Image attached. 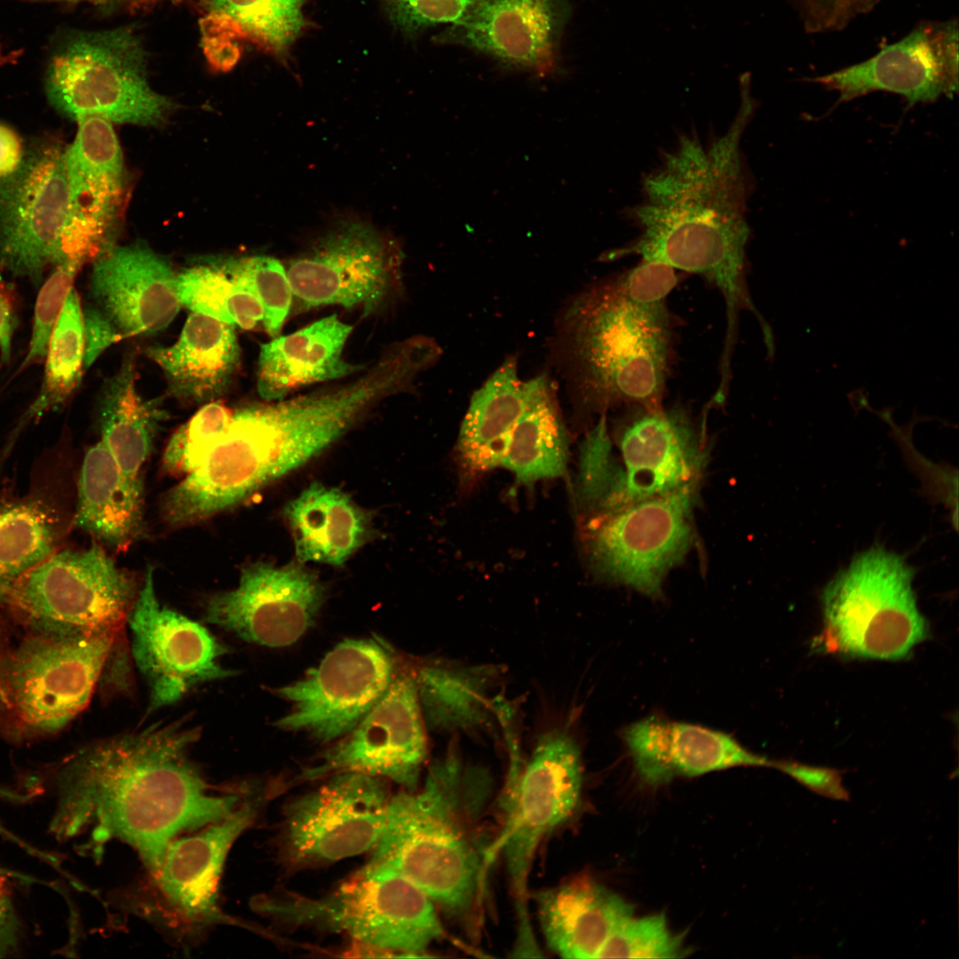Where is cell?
Returning a JSON list of instances; mask_svg holds the SVG:
<instances>
[{
	"label": "cell",
	"instance_id": "6da1fadb",
	"mask_svg": "<svg viewBox=\"0 0 959 959\" xmlns=\"http://www.w3.org/2000/svg\"><path fill=\"white\" fill-rule=\"evenodd\" d=\"M201 733L182 718L74 752L55 773L49 833L60 843L85 837L77 848L85 853L119 839L155 870L176 836L227 816L254 787L212 789L190 757Z\"/></svg>",
	"mask_w": 959,
	"mask_h": 959
},
{
	"label": "cell",
	"instance_id": "7a4b0ae2",
	"mask_svg": "<svg viewBox=\"0 0 959 959\" xmlns=\"http://www.w3.org/2000/svg\"><path fill=\"white\" fill-rule=\"evenodd\" d=\"M729 126L717 134L686 131L662 149L640 182L639 200L626 212L637 234L599 260L630 256L697 274L720 292L725 305L724 348L735 347L743 311L759 322L747 284L751 178L741 139L755 110L749 79Z\"/></svg>",
	"mask_w": 959,
	"mask_h": 959
},
{
	"label": "cell",
	"instance_id": "3957f363",
	"mask_svg": "<svg viewBox=\"0 0 959 959\" xmlns=\"http://www.w3.org/2000/svg\"><path fill=\"white\" fill-rule=\"evenodd\" d=\"M677 283L672 267L640 259L571 302L561 321L562 347L586 408L663 406L672 345L667 299Z\"/></svg>",
	"mask_w": 959,
	"mask_h": 959
},
{
	"label": "cell",
	"instance_id": "277c9868",
	"mask_svg": "<svg viewBox=\"0 0 959 959\" xmlns=\"http://www.w3.org/2000/svg\"><path fill=\"white\" fill-rule=\"evenodd\" d=\"M338 440L327 410L298 395L233 410L228 429L206 459L163 496L160 513L179 528L243 503Z\"/></svg>",
	"mask_w": 959,
	"mask_h": 959
},
{
	"label": "cell",
	"instance_id": "5b68a950",
	"mask_svg": "<svg viewBox=\"0 0 959 959\" xmlns=\"http://www.w3.org/2000/svg\"><path fill=\"white\" fill-rule=\"evenodd\" d=\"M469 768L456 748L434 764L422 789L392 797L372 862L391 868L446 914L467 920L479 902L484 862L462 810Z\"/></svg>",
	"mask_w": 959,
	"mask_h": 959
},
{
	"label": "cell",
	"instance_id": "8992f818",
	"mask_svg": "<svg viewBox=\"0 0 959 959\" xmlns=\"http://www.w3.org/2000/svg\"><path fill=\"white\" fill-rule=\"evenodd\" d=\"M117 636L25 631L0 646V738L21 745L62 732L88 705Z\"/></svg>",
	"mask_w": 959,
	"mask_h": 959
},
{
	"label": "cell",
	"instance_id": "52a82bcc",
	"mask_svg": "<svg viewBox=\"0 0 959 959\" xmlns=\"http://www.w3.org/2000/svg\"><path fill=\"white\" fill-rule=\"evenodd\" d=\"M704 433L680 406L627 408L612 440L599 433L582 451L581 492L597 512L698 490L707 463Z\"/></svg>",
	"mask_w": 959,
	"mask_h": 959
},
{
	"label": "cell",
	"instance_id": "ba28073f",
	"mask_svg": "<svg viewBox=\"0 0 959 959\" xmlns=\"http://www.w3.org/2000/svg\"><path fill=\"white\" fill-rule=\"evenodd\" d=\"M253 904L285 927L345 933L391 955L418 956L444 935L433 901L397 871L372 861L326 895L312 898L283 889L257 897Z\"/></svg>",
	"mask_w": 959,
	"mask_h": 959
},
{
	"label": "cell",
	"instance_id": "9c48e42d",
	"mask_svg": "<svg viewBox=\"0 0 959 959\" xmlns=\"http://www.w3.org/2000/svg\"><path fill=\"white\" fill-rule=\"evenodd\" d=\"M912 578L909 566L883 548L858 556L824 590L823 649L877 660L907 656L927 635Z\"/></svg>",
	"mask_w": 959,
	"mask_h": 959
},
{
	"label": "cell",
	"instance_id": "30bf717a",
	"mask_svg": "<svg viewBox=\"0 0 959 959\" xmlns=\"http://www.w3.org/2000/svg\"><path fill=\"white\" fill-rule=\"evenodd\" d=\"M140 585L93 542L53 552L14 585L7 607L27 632L119 634Z\"/></svg>",
	"mask_w": 959,
	"mask_h": 959
},
{
	"label": "cell",
	"instance_id": "8fae6325",
	"mask_svg": "<svg viewBox=\"0 0 959 959\" xmlns=\"http://www.w3.org/2000/svg\"><path fill=\"white\" fill-rule=\"evenodd\" d=\"M270 788L257 786L230 814L191 836L172 840L159 867L147 871L126 895L130 908L174 935L190 941L210 927L235 923L218 902V886L226 857L239 836L250 827Z\"/></svg>",
	"mask_w": 959,
	"mask_h": 959
},
{
	"label": "cell",
	"instance_id": "7c38bea8",
	"mask_svg": "<svg viewBox=\"0 0 959 959\" xmlns=\"http://www.w3.org/2000/svg\"><path fill=\"white\" fill-rule=\"evenodd\" d=\"M46 91L52 105L75 120L98 115L155 126L172 107L150 87L142 44L128 28L72 38L51 61Z\"/></svg>",
	"mask_w": 959,
	"mask_h": 959
},
{
	"label": "cell",
	"instance_id": "4fadbf2b",
	"mask_svg": "<svg viewBox=\"0 0 959 959\" xmlns=\"http://www.w3.org/2000/svg\"><path fill=\"white\" fill-rule=\"evenodd\" d=\"M328 778L284 808L277 852L289 870L372 851L384 828L391 800L384 779L359 772Z\"/></svg>",
	"mask_w": 959,
	"mask_h": 959
},
{
	"label": "cell",
	"instance_id": "5bb4252c",
	"mask_svg": "<svg viewBox=\"0 0 959 959\" xmlns=\"http://www.w3.org/2000/svg\"><path fill=\"white\" fill-rule=\"evenodd\" d=\"M697 491L597 512L586 531L587 551L596 573L647 597L661 598L666 575L693 544Z\"/></svg>",
	"mask_w": 959,
	"mask_h": 959
},
{
	"label": "cell",
	"instance_id": "9a60e30c",
	"mask_svg": "<svg viewBox=\"0 0 959 959\" xmlns=\"http://www.w3.org/2000/svg\"><path fill=\"white\" fill-rule=\"evenodd\" d=\"M396 672L384 643L345 639L302 678L273 690L289 706L275 725L321 743L341 739L381 699Z\"/></svg>",
	"mask_w": 959,
	"mask_h": 959
},
{
	"label": "cell",
	"instance_id": "2e32d148",
	"mask_svg": "<svg viewBox=\"0 0 959 959\" xmlns=\"http://www.w3.org/2000/svg\"><path fill=\"white\" fill-rule=\"evenodd\" d=\"M583 788L580 748L567 732L542 735L521 772L511 768L505 825L491 853L502 852L519 900L525 909L527 882L536 849L551 831L576 808Z\"/></svg>",
	"mask_w": 959,
	"mask_h": 959
},
{
	"label": "cell",
	"instance_id": "e0dca14e",
	"mask_svg": "<svg viewBox=\"0 0 959 959\" xmlns=\"http://www.w3.org/2000/svg\"><path fill=\"white\" fill-rule=\"evenodd\" d=\"M400 250L364 224L341 225L286 268L293 300L304 309L358 308L369 316L400 291Z\"/></svg>",
	"mask_w": 959,
	"mask_h": 959
},
{
	"label": "cell",
	"instance_id": "ac0fdd59",
	"mask_svg": "<svg viewBox=\"0 0 959 959\" xmlns=\"http://www.w3.org/2000/svg\"><path fill=\"white\" fill-rule=\"evenodd\" d=\"M69 204L65 150L41 142L24 152L18 169L0 178V263L12 275L39 282L61 262Z\"/></svg>",
	"mask_w": 959,
	"mask_h": 959
},
{
	"label": "cell",
	"instance_id": "d6986e66",
	"mask_svg": "<svg viewBox=\"0 0 959 959\" xmlns=\"http://www.w3.org/2000/svg\"><path fill=\"white\" fill-rule=\"evenodd\" d=\"M128 615L135 662L149 687L147 713L172 704L193 687L236 674L221 657L226 648L202 624L162 606L147 567Z\"/></svg>",
	"mask_w": 959,
	"mask_h": 959
},
{
	"label": "cell",
	"instance_id": "ffe728a7",
	"mask_svg": "<svg viewBox=\"0 0 959 959\" xmlns=\"http://www.w3.org/2000/svg\"><path fill=\"white\" fill-rule=\"evenodd\" d=\"M427 741L414 674L396 672L361 721L287 784L359 772L416 789Z\"/></svg>",
	"mask_w": 959,
	"mask_h": 959
},
{
	"label": "cell",
	"instance_id": "44dd1931",
	"mask_svg": "<svg viewBox=\"0 0 959 959\" xmlns=\"http://www.w3.org/2000/svg\"><path fill=\"white\" fill-rule=\"evenodd\" d=\"M325 599L318 576L299 561L243 567L238 585L203 603L204 621L268 647L296 643L313 624Z\"/></svg>",
	"mask_w": 959,
	"mask_h": 959
},
{
	"label": "cell",
	"instance_id": "7402d4cb",
	"mask_svg": "<svg viewBox=\"0 0 959 959\" xmlns=\"http://www.w3.org/2000/svg\"><path fill=\"white\" fill-rule=\"evenodd\" d=\"M959 28L956 20L924 21L872 58L812 81L846 102L884 91L905 98L907 107L931 103L958 91Z\"/></svg>",
	"mask_w": 959,
	"mask_h": 959
},
{
	"label": "cell",
	"instance_id": "603a6c76",
	"mask_svg": "<svg viewBox=\"0 0 959 959\" xmlns=\"http://www.w3.org/2000/svg\"><path fill=\"white\" fill-rule=\"evenodd\" d=\"M74 142L65 150L68 213L61 262L83 264L113 246L110 232L123 192L122 150L112 123L98 115L76 119Z\"/></svg>",
	"mask_w": 959,
	"mask_h": 959
},
{
	"label": "cell",
	"instance_id": "cb8c5ba5",
	"mask_svg": "<svg viewBox=\"0 0 959 959\" xmlns=\"http://www.w3.org/2000/svg\"><path fill=\"white\" fill-rule=\"evenodd\" d=\"M567 0H476L446 36L500 63L540 75L554 69Z\"/></svg>",
	"mask_w": 959,
	"mask_h": 959
},
{
	"label": "cell",
	"instance_id": "d4e9b609",
	"mask_svg": "<svg viewBox=\"0 0 959 959\" xmlns=\"http://www.w3.org/2000/svg\"><path fill=\"white\" fill-rule=\"evenodd\" d=\"M176 282L170 265L152 250L113 245L93 259L90 289L123 338L169 326L182 305Z\"/></svg>",
	"mask_w": 959,
	"mask_h": 959
},
{
	"label": "cell",
	"instance_id": "484cf974",
	"mask_svg": "<svg viewBox=\"0 0 959 959\" xmlns=\"http://www.w3.org/2000/svg\"><path fill=\"white\" fill-rule=\"evenodd\" d=\"M637 774L656 787L677 777H696L737 766L773 767L733 735L697 724L652 715L621 733Z\"/></svg>",
	"mask_w": 959,
	"mask_h": 959
},
{
	"label": "cell",
	"instance_id": "4316f807",
	"mask_svg": "<svg viewBox=\"0 0 959 959\" xmlns=\"http://www.w3.org/2000/svg\"><path fill=\"white\" fill-rule=\"evenodd\" d=\"M353 329L331 314L263 344L257 371L259 396L266 401L280 400L303 387L361 373L367 368L364 364L344 358Z\"/></svg>",
	"mask_w": 959,
	"mask_h": 959
},
{
	"label": "cell",
	"instance_id": "83f0119b",
	"mask_svg": "<svg viewBox=\"0 0 959 959\" xmlns=\"http://www.w3.org/2000/svg\"><path fill=\"white\" fill-rule=\"evenodd\" d=\"M538 916L549 947L563 958H598L631 904L590 879H575L540 892Z\"/></svg>",
	"mask_w": 959,
	"mask_h": 959
},
{
	"label": "cell",
	"instance_id": "f1b7e54d",
	"mask_svg": "<svg viewBox=\"0 0 959 959\" xmlns=\"http://www.w3.org/2000/svg\"><path fill=\"white\" fill-rule=\"evenodd\" d=\"M147 355L162 370L170 392L196 402L222 395L241 363L233 326L192 312L170 346H152Z\"/></svg>",
	"mask_w": 959,
	"mask_h": 959
},
{
	"label": "cell",
	"instance_id": "f546056e",
	"mask_svg": "<svg viewBox=\"0 0 959 959\" xmlns=\"http://www.w3.org/2000/svg\"><path fill=\"white\" fill-rule=\"evenodd\" d=\"M297 561L342 566L370 535L369 514L343 491L311 483L284 508Z\"/></svg>",
	"mask_w": 959,
	"mask_h": 959
},
{
	"label": "cell",
	"instance_id": "4dcf8cb0",
	"mask_svg": "<svg viewBox=\"0 0 959 959\" xmlns=\"http://www.w3.org/2000/svg\"><path fill=\"white\" fill-rule=\"evenodd\" d=\"M164 411L137 389L133 363L125 361L105 385L99 406L101 440L130 491L143 501L144 470Z\"/></svg>",
	"mask_w": 959,
	"mask_h": 959
},
{
	"label": "cell",
	"instance_id": "1f68e13d",
	"mask_svg": "<svg viewBox=\"0 0 959 959\" xmlns=\"http://www.w3.org/2000/svg\"><path fill=\"white\" fill-rule=\"evenodd\" d=\"M513 357L506 361L472 396L462 423L458 456L464 471L475 476L500 465L509 437L523 414L531 391Z\"/></svg>",
	"mask_w": 959,
	"mask_h": 959
},
{
	"label": "cell",
	"instance_id": "d6a6232c",
	"mask_svg": "<svg viewBox=\"0 0 959 959\" xmlns=\"http://www.w3.org/2000/svg\"><path fill=\"white\" fill-rule=\"evenodd\" d=\"M144 503L129 489L100 440L83 456L74 525L115 551H126L145 533Z\"/></svg>",
	"mask_w": 959,
	"mask_h": 959
},
{
	"label": "cell",
	"instance_id": "836d02e7",
	"mask_svg": "<svg viewBox=\"0 0 959 959\" xmlns=\"http://www.w3.org/2000/svg\"><path fill=\"white\" fill-rule=\"evenodd\" d=\"M531 382L527 407L500 461L526 484L560 476L567 458V438L551 387L544 376Z\"/></svg>",
	"mask_w": 959,
	"mask_h": 959
},
{
	"label": "cell",
	"instance_id": "e575fe53",
	"mask_svg": "<svg viewBox=\"0 0 959 959\" xmlns=\"http://www.w3.org/2000/svg\"><path fill=\"white\" fill-rule=\"evenodd\" d=\"M414 677L424 722L430 728L465 731L487 720L493 682L489 668L436 662L421 666Z\"/></svg>",
	"mask_w": 959,
	"mask_h": 959
},
{
	"label": "cell",
	"instance_id": "d590c367",
	"mask_svg": "<svg viewBox=\"0 0 959 959\" xmlns=\"http://www.w3.org/2000/svg\"><path fill=\"white\" fill-rule=\"evenodd\" d=\"M57 535L53 518L38 503L0 511V612L16 583L55 551Z\"/></svg>",
	"mask_w": 959,
	"mask_h": 959
},
{
	"label": "cell",
	"instance_id": "8d00e7d4",
	"mask_svg": "<svg viewBox=\"0 0 959 959\" xmlns=\"http://www.w3.org/2000/svg\"><path fill=\"white\" fill-rule=\"evenodd\" d=\"M176 284L181 305L194 313L246 330L263 326L264 310L258 297L213 264L182 271Z\"/></svg>",
	"mask_w": 959,
	"mask_h": 959
},
{
	"label": "cell",
	"instance_id": "74e56055",
	"mask_svg": "<svg viewBox=\"0 0 959 959\" xmlns=\"http://www.w3.org/2000/svg\"><path fill=\"white\" fill-rule=\"evenodd\" d=\"M83 355V310L72 289L49 341L41 391L18 428L67 399L79 384Z\"/></svg>",
	"mask_w": 959,
	"mask_h": 959
},
{
	"label": "cell",
	"instance_id": "f35d334b",
	"mask_svg": "<svg viewBox=\"0 0 959 959\" xmlns=\"http://www.w3.org/2000/svg\"><path fill=\"white\" fill-rule=\"evenodd\" d=\"M304 0H211L215 12L276 54L284 53L305 27Z\"/></svg>",
	"mask_w": 959,
	"mask_h": 959
},
{
	"label": "cell",
	"instance_id": "ab89813d",
	"mask_svg": "<svg viewBox=\"0 0 959 959\" xmlns=\"http://www.w3.org/2000/svg\"><path fill=\"white\" fill-rule=\"evenodd\" d=\"M213 265L258 297L264 310L263 328L272 338L279 336L293 302L291 286L282 264L268 256H252Z\"/></svg>",
	"mask_w": 959,
	"mask_h": 959
},
{
	"label": "cell",
	"instance_id": "60d3db41",
	"mask_svg": "<svg viewBox=\"0 0 959 959\" xmlns=\"http://www.w3.org/2000/svg\"><path fill=\"white\" fill-rule=\"evenodd\" d=\"M232 416L219 401L202 407L170 437L162 454L163 471L182 478L194 471L226 434Z\"/></svg>",
	"mask_w": 959,
	"mask_h": 959
},
{
	"label": "cell",
	"instance_id": "b9f144b4",
	"mask_svg": "<svg viewBox=\"0 0 959 959\" xmlns=\"http://www.w3.org/2000/svg\"><path fill=\"white\" fill-rule=\"evenodd\" d=\"M688 950L662 914L625 919L610 935L598 958H680Z\"/></svg>",
	"mask_w": 959,
	"mask_h": 959
},
{
	"label": "cell",
	"instance_id": "7bdbcfd3",
	"mask_svg": "<svg viewBox=\"0 0 959 959\" xmlns=\"http://www.w3.org/2000/svg\"><path fill=\"white\" fill-rule=\"evenodd\" d=\"M82 265L64 260L42 285L35 305L32 337L20 369L45 358L49 341Z\"/></svg>",
	"mask_w": 959,
	"mask_h": 959
},
{
	"label": "cell",
	"instance_id": "ee69618b",
	"mask_svg": "<svg viewBox=\"0 0 959 959\" xmlns=\"http://www.w3.org/2000/svg\"><path fill=\"white\" fill-rule=\"evenodd\" d=\"M476 0H384L392 20L408 33L460 21Z\"/></svg>",
	"mask_w": 959,
	"mask_h": 959
},
{
	"label": "cell",
	"instance_id": "f6af8a7d",
	"mask_svg": "<svg viewBox=\"0 0 959 959\" xmlns=\"http://www.w3.org/2000/svg\"><path fill=\"white\" fill-rule=\"evenodd\" d=\"M773 767L819 796L838 801H849L851 798L837 769L784 760L773 761Z\"/></svg>",
	"mask_w": 959,
	"mask_h": 959
},
{
	"label": "cell",
	"instance_id": "bcb514c9",
	"mask_svg": "<svg viewBox=\"0 0 959 959\" xmlns=\"http://www.w3.org/2000/svg\"><path fill=\"white\" fill-rule=\"evenodd\" d=\"M83 326L85 370L107 348L123 337L96 305L86 306L83 311Z\"/></svg>",
	"mask_w": 959,
	"mask_h": 959
},
{
	"label": "cell",
	"instance_id": "7dc6e473",
	"mask_svg": "<svg viewBox=\"0 0 959 959\" xmlns=\"http://www.w3.org/2000/svg\"><path fill=\"white\" fill-rule=\"evenodd\" d=\"M880 0H797L805 14L825 20H845L870 12Z\"/></svg>",
	"mask_w": 959,
	"mask_h": 959
},
{
	"label": "cell",
	"instance_id": "c3c4849f",
	"mask_svg": "<svg viewBox=\"0 0 959 959\" xmlns=\"http://www.w3.org/2000/svg\"><path fill=\"white\" fill-rule=\"evenodd\" d=\"M21 932L20 920L13 900L0 885V958L13 955L19 950Z\"/></svg>",
	"mask_w": 959,
	"mask_h": 959
},
{
	"label": "cell",
	"instance_id": "681fc988",
	"mask_svg": "<svg viewBox=\"0 0 959 959\" xmlns=\"http://www.w3.org/2000/svg\"><path fill=\"white\" fill-rule=\"evenodd\" d=\"M24 155L21 141L13 130L0 123V178L20 166Z\"/></svg>",
	"mask_w": 959,
	"mask_h": 959
},
{
	"label": "cell",
	"instance_id": "f907efd6",
	"mask_svg": "<svg viewBox=\"0 0 959 959\" xmlns=\"http://www.w3.org/2000/svg\"><path fill=\"white\" fill-rule=\"evenodd\" d=\"M13 329V313L6 297L0 289V353L4 362H8L11 356Z\"/></svg>",
	"mask_w": 959,
	"mask_h": 959
},
{
	"label": "cell",
	"instance_id": "816d5d0a",
	"mask_svg": "<svg viewBox=\"0 0 959 959\" xmlns=\"http://www.w3.org/2000/svg\"><path fill=\"white\" fill-rule=\"evenodd\" d=\"M0 878H3L4 880H11L22 885L50 884V883L47 881L38 879L31 875L22 873L20 871L2 865H0Z\"/></svg>",
	"mask_w": 959,
	"mask_h": 959
},
{
	"label": "cell",
	"instance_id": "f5cc1de1",
	"mask_svg": "<svg viewBox=\"0 0 959 959\" xmlns=\"http://www.w3.org/2000/svg\"><path fill=\"white\" fill-rule=\"evenodd\" d=\"M848 398L851 401L852 406L857 408L858 409L865 408L872 410L868 402V395L864 391L855 390L848 394Z\"/></svg>",
	"mask_w": 959,
	"mask_h": 959
},
{
	"label": "cell",
	"instance_id": "db71d44e",
	"mask_svg": "<svg viewBox=\"0 0 959 959\" xmlns=\"http://www.w3.org/2000/svg\"><path fill=\"white\" fill-rule=\"evenodd\" d=\"M876 414L884 421H885L887 424H891L892 426L894 425V423H893V420H892V408H884V409H882L880 411H877Z\"/></svg>",
	"mask_w": 959,
	"mask_h": 959
},
{
	"label": "cell",
	"instance_id": "11a10c76",
	"mask_svg": "<svg viewBox=\"0 0 959 959\" xmlns=\"http://www.w3.org/2000/svg\"><path fill=\"white\" fill-rule=\"evenodd\" d=\"M99 1H100L102 3H115V2H118L120 0H99Z\"/></svg>",
	"mask_w": 959,
	"mask_h": 959
}]
</instances>
